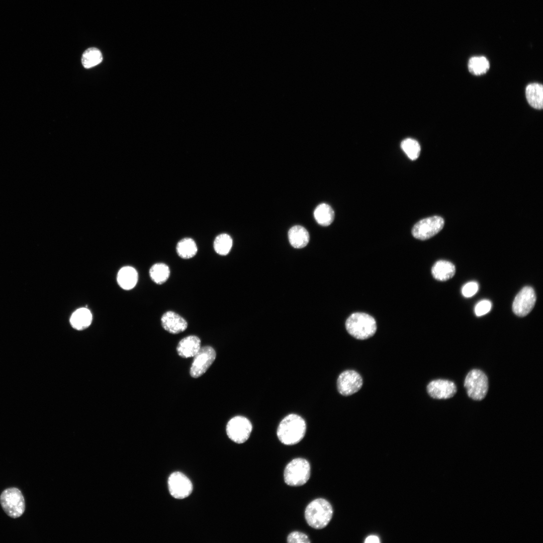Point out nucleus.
<instances>
[{
  "instance_id": "obj_8",
  "label": "nucleus",
  "mask_w": 543,
  "mask_h": 543,
  "mask_svg": "<svg viewBox=\"0 0 543 543\" xmlns=\"http://www.w3.org/2000/svg\"><path fill=\"white\" fill-rule=\"evenodd\" d=\"M252 426L245 417L237 416L231 418L226 425V433L229 438L237 443L245 442L251 432Z\"/></svg>"
},
{
  "instance_id": "obj_14",
  "label": "nucleus",
  "mask_w": 543,
  "mask_h": 543,
  "mask_svg": "<svg viewBox=\"0 0 543 543\" xmlns=\"http://www.w3.org/2000/svg\"><path fill=\"white\" fill-rule=\"evenodd\" d=\"M161 323L164 330L172 334L184 331L188 327L187 321L176 313L168 311L161 318Z\"/></svg>"
},
{
  "instance_id": "obj_9",
  "label": "nucleus",
  "mask_w": 543,
  "mask_h": 543,
  "mask_svg": "<svg viewBox=\"0 0 543 543\" xmlns=\"http://www.w3.org/2000/svg\"><path fill=\"white\" fill-rule=\"evenodd\" d=\"M216 356L214 349L210 346L201 347L194 355L190 369V375L197 378L203 375L213 363Z\"/></svg>"
},
{
  "instance_id": "obj_12",
  "label": "nucleus",
  "mask_w": 543,
  "mask_h": 543,
  "mask_svg": "<svg viewBox=\"0 0 543 543\" xmlns=\"http://www.w3.org/2000/svg\"><path fill=\"white\" fill-rule=\"evenodd\" d=\"M168 487L170 495L176 499L185 498L193 491V485L190 479L179 472H174L170 475Z\"/></svg>"
},
{
  "instance_id": "obj_6",
  "label": "nucleus",
  "mask_w": 543,
  "mask_h": 543,
  "mask_svg": "<svg viewBox=\"0 0 543 543\" xmlns=\"http://www.w3.org/2000/svg\"><path fill=\"white\" fill-rule=\"evenodd\" d=\"M0 502L5 513L12 518L19 517L24 512V498L21 491L16 488L5 490L1 495Z\"/></svg>"
},
{
  "instance_id": "obj_15",
  "label": "nucleus",
  "mask_w": 543,
  "mask_h": 543,
  "mask_svg": "<svg viewBox=\"0 0 543 543\" xmlns=\"http://www.w3.org/2000/svg\"><path fill=\"white\" fill-rule=\"evenodd\" d=\"M201 347L200 339L195 335H189L179 342L176 350L181 357L188 358L194 357Z\"/></svg>"
},
{
  "instance_id": "obj_11",
  "label": "nucleus",
  "mask_w": 543,
  "mask_h": 543,
  "mask_svg": "<svg viewBox=\"0 0 543 543\" xmlns=\"http://www.w3.org/2000/svg\"><path fill=\"white\" fill-rule=\"evenodd\" d=\"M363 379L360 375L354 370H346L341 373L338 377L337 387L339 393L347 396L353 394L360 389L363 386Z\"/></svg>"
},
{
  "instance_id": "obj_20",
  "label": "nucleus",
  "mask_w": 543,
  "mask_h": 543,
  "mask_svg": "<svg viewBox=\"0 0 543 543\" xmlns=\"http://www.w3.org/2000/svg\"><path fill=\"white\" fill-rule=\"evenodd\" d=\"M92 321V315L87 308L77 309L71 315L70 322L71 326L77 330H82L89 326Z\"/></svg>"
},
{
  "instance_id": "obj_4",
  "label": "nucleus",
  "mask_w": 543,
  "mask_h": 543,
  "mask_svg": "<svg viewBox=\"0 0 543 543\" xmlns=\"http://www.w3.org/2000/svg\"><path fill=\"white\" fill-rule=\"evenodd\" d=\"M310 476V465L303 458L292 460L286 466L284 478L286 484L291 486H300L308 481Z\"/></svg>"
},
{
  "instance_id": "obj_23",
  "label": "nucleus",
  "mask_w": 543,
  "mask_h": 543,
  "mask_svg": "<svg viewBox=\"0 0 543 543\" xmlns=\"http://www.w3.org/2000/svg\"><path fill=\"white\" fill-rule=\"evenodd\" d=\"M149 275L152 280L157 284L164 283L170 275V269L164 263H156L150 268Z\"/></svg>"
},
{
  "instance_id": "obj_26",
  "label": "nucleus",
  "mask_w": 543,
  "mask_h": 543,
  "mask_svg": "<svg viewBox=\"0 0 543 543\" xmlns=\"http://www.w3.org/2000/svg\"><path fill=\"white\" fill-rule=\"evenodd\" d=\"M232 246V239L227 234L223 233L218 235L214 241V248L217 253L226 255L230 252Z\"/></svg>"
},
{
  "instance_id": "obj_16",
  "label": "nucleus",
  "mask_w": 543,
  "mask_h": 543,
  "mask_svg": "<svg viewBox=\"0 0 543 543\" xmlns=\"http://www.w3.org/2000/svg\"><path fill=\"white\" fill-rule=\"evenodd\" d=\"M455 273V265L444 260L437 261L431 268V274L433 278L439 281H446L451 279Z\"/></svg>"
},
{
  "instance_id": "obj_25",
  "label": "nucleus",
  "mask_w": 543,
  "mask_h": 543,
  "mask_svg": "<svg viewBox=\"0 0 543 543\" xmlns=\"http://www.w3.org/2000/svg\"><path fill=\"white\" fill-rule=\"evenodd\" d=\"M490 67L487 59L484 56H474L471 57L468 62L469 71L476 75L485 73Z\"/></svg>"
},
{
  "instance_id": "obj_28",
  "label": "nucleus",
  "mask_w": 543,
  "mask_h": 543,
  "mask_svg": "<svg viewBox=\"0 0 543 543\" xmlns=\"http://www.w3.org/2000/svg\"><path fill=\"white\" fill-rule=\"evenodd\" d=\"M492 307L491 302L488 300H483L479 302L475 306V313L476 316H481L488 313Z\"/></svg>"
},
{
  "instance_id": "obj_2",
  "label": "nucleus",
  "mask_w": 543,
  "mask_h": 543,
  "mask_svg": "<svg viewBox=\"0 0 543 543\" xmlns=\"http://www.w3.org/2000/svg\"><path fill=\"white\" fill-rule=\"evenodd\" d=\"M333 515V509L330 503L323 498H317L312 501L306 507L305 518L309 526L317 529L326 527Z\"/></svg>"
},
{
  "instance_id": "obj_29",
  "label": "nucleus",
  "mask_w": 543,
  "mask_h": 543,
  "mask_svg": "<svg viewBox=\"0 0 543 543\" xmlns=\"http://www.w3.org/2000/svg\"><path fill=\"white\" fill-rule=\"evenodd\" d=\"M287 542L289 543H309L310 540L305 533L299 531H293L288 536Z\"/></svg>"
},
{
  "instance_id": "obj_17",
  "label": "nucleus",
  "mask_w": 543,
  "mask_h": 543,
  "mask_svg": "<svg viewBox=\"0 0 543 543\" xmlns=\"http://www.w3.org/2000/svg\"><path fill=\"white\" fill-rule=\"evenodd\" d=\"M288 238L291 245L296 248L306 246L309 241L308 231L303 226L296 225L291 227L288 232Z\"/></svg>"
},
{
  "instance_id": "obj_27",
  "label": "nucleus",
  "mask_w": 543,
  "mask_h": 543,
  "mask_svg": "<svg viewBox=\"0 0 543 543\" xmlns=\"http://www.w3.org/2000/svg\"><path fill=\"white\" fill-rule=\"evenodd\" d=\"M401 147L407 156L412 160L417 159L420 153V146L419 143L412 138H406L401 143Z\"/></svg>"
},
{
  "instance_id": "obj_18",
  "label": "nucleus",
  "mask_w": 543,
  "mask_h": 543,
  "mask_svg": "<svg viewBox=\"0 0 543 543\" xmlns=\"http://www.w3.org/2000/svg\"><path fill=\"white\" fill-rule=\"evenodd\" d=\"M138 281V274L136 269L131 266H126L120 269L117 275V281L119 286L125 290L133 288Z\"/></svg>"
},
{
  "instance_id": "obj_13",
  "label": "nucleus",
  "mask_w": 543,
  "mask_h": 543,
  "mask_svg": "<svg viewBox=\"0 0 543 543\" xmlns=\"http://www.w3.org/2000/svg\"><path fill=\"white\" fill-rule=\"evenodd\" d=\"M455 383L447 380L438 379L431 381L427 386V391L434 399H448L453 397L457 392Z\"/></svg>"
},
{
  "instance_id": "obj_31",
  "label": "nucleus",
  "mask_w": 543,
  "mask_h": 543,
  "mask_svg": "<svg viewBox=\"0 0 543 543\" xmlns=\"http://www.w3.org/2000/svg\"><path fill=\"white\" fill-rule=\"evenodd\" d=\"M379 542L380 540L379 537L376 535H370L367 537L365 540V542L366 543H379Z\"/></svg>"
},
{
  "instance_id": "obj_10",
  "label": "nucleus",
  "mask_w": 543,
  "mask_h": 543,
  "mask_svg": "<svg viewBox=\"0 0 543 543\" xmlns=\"http://www.w3.org/2000/svg\"><path fill=\"white\" fill-rule=\"evenodd\" d=\"M535 302L536 295L533 289L526 286L515 297L512 304L513 312L518 316H525L531 312Z\"/></svg>"
},
{
  "instance_id": "obj_19",
  "label": "nucleus",
  "mask_w": 543,
  "mask_h": 543,
  "mask_svg": "<svg viewBox=\"0 0 543 543\" xmlns=\"http://www.w3.org/2000/svg\"><path fill=\"white\" fill-rule=\"evenodd\" d=\"M525 95L529 104L533 108L541 109L543 107V87L538 83H531L526 87Z\"/></svg>"
},
{
  "instance_id": "obj_30",
  "label": "nucleus",
  "mask_w": 543,
  "mask_h": 543,
  "mask_svg": "<svg viewBox=\"0 0 543 543\" xmlns=\"http://www.w3.org/2000/svg\"><path fill=\"white\" fill-rule=\"evenodd\" d=\"M479 289L478 284L470 282L466 284L462 289V295L466 298L471 297L476 294Z\"/></svg>"
},
{
  "instance_id": "obj_7",
  "label": "nucleus",
  "mask_w": 543,
  "mask_h": 543,
  "mask_svg": "<svg viewBox=\"0 0 543 543\" xmlns=\"http://www.w3.org/2000/svg\"><path fill=\"white\" fill-rule=\"evenodd\" d=\"M444 224L443 219L438 216L424 218L414 225L412 234L417 239L427 240L438 233L443 227Z\"/></svg>"
},
{
  "instance_id": "obj_22",
  "label": "nucleus",
  "mask_w": 543,
  "mask_h": 543,
  "mask_svg": "<svg viewBox=\"0 0 543 543\" xmlns=\"http://www.w3.org/2000/svg\"><path fill=\"white\" fill-rule=\"evenodd\" d=\"M176 249L178 255L184 259L193 257L198 251L196 243L190 238H185L180 240L177 244Z\"/></svg>"
},
{
  "instance_id": "obj_1",
  "label": "nucleus",
  "mask_w": 543,
  "mask_h": 543,
  "mask_svg": "<svg viewBox=\"0 0 543 543\" xmlns=\"http://www.w3.org/2000/svg\"><path fill=\"white\" fill-rule=\"evenodd\" d=\"M306 430L305 420L300 416L289 414L279 424L277 436L279 440L288 445L299 442L304 437Z\"/></svg>"
},
{
  "instance_id": "obj_21",
  "label": "nucleus",
  "mask_w": 543,
  "mask_h": 543,
  "mask_svg": "<svg viewBox=\"0 0 543 543\" xmlns=\"http://www.w3.org/2000/svg\"><path fill=\"white\" fill-rule=\"evenodd\" d=\"M314 216L319 224L327 226L332 223L334 219V212L330 206L326 203H322L315 208Z\"/></svg>"
},
{
  "instance_id": "obj_24",
  "label": "nucleus",
  "mask_w": 543,
  "mask_h": 543,
  "mask_svg": "<svg viewBox=\"0 0 543 543\" xmlns=\"http://www.w3.org/2000/svg\"><path fill=\"white\" fill-rule=\"evenodd\" d=\"M102 60L103 56L100 50L97 48L92 47L83 53L81 63L84 68H89L100 63Z\"/></svg>"
},
{
  "instance_id": "obj_3",
  "label": "nucleus",
  "mask_w": 543,
  "mask_h": 543,
  "mask_svg": "<svg viewBox=\"0 0 543 543\" xmlns=\"http://www.w3.org/2000/svg\"><path fill=\"white\" fill-rule=\"evenodd\" d=\"M345 327L353 337L364 340L373 336L377 330L375 319L371 315L362 312L352 313L347 319Z\"/></svg>"
},
{
  "instance_id": "obj_5",
  "label": "nucleus",
  "mask_w": 543,
  "mask_h": 543,
  "mask_svg": "<svg viewBox=\"0 0 543 543\" xmlns=\"http://www.w3.org/2000/svg\"><path fill=\"white\" fill-rule=\"evenodd\" d=\"M464 386L470 398L474 400H482L488 390V378L482 371L472 370L465 378Z\"/></svg>"
}]
</instances>
